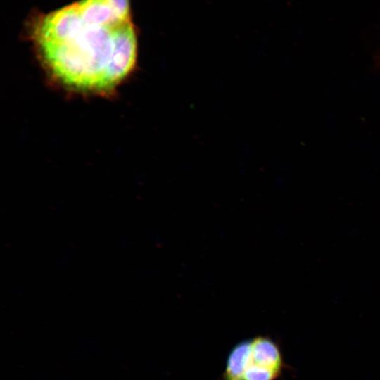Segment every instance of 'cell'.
<instances>
[{"mask_svg":"<svg viewBox=\"0 0 380 380\" xmlns=\"http://www.w3.org/2000/svg\"><path fill=\"white\" fill-rule=\"evenodd\" d=\"M32 36L51 75L76 91H110L136 63L131 19L96 20L84 14L77 2L39 18Z\"/></svg>","mask_w":380,"mask_h":380,"instance_id":"cell-1","label":"cell"},{"mask_svg":"<svg viewBox=\"0 0 380 380\" xmlns=\"http://www.w3.org/2000/svg\"><path fill=\"white\" fill-rule=\"evenodd\" d=\"M287 366L280 346L268 336L241 341L229 352L222 380H277Z\"/></svg>","mask_w":380,"mask_h":380,"instance_id":"cell-2","label":"cell"}]
</instances>
